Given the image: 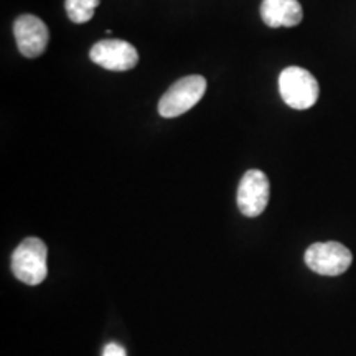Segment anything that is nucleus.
<instances>
[{
    "label": "nucleus",
    "instance_id": "10",
    "mask_svg": "<svg viewBox=\"0 0 356 356\" xmlns=\"http://www.w3.org/2000/svg\"><path fill=\"white\" fill-rule=\"evenodd\" d=\"M102 356H127V353L119 343H108L104 346Z\"/></svg>",
    "mask_w": 356,
    "mask_h": 356
},
{
    "label": "nucleus",
    "instance_id": "8",
    "mask_svg": "<svg viewBox=\"0 0 356 356\" xmlns=\"http://www.w3.org/2000/svg\"><path fill=\"white\" fill-rule=\"evenodd\" d=\"M261 19L270 29L296 26L304 19V10L297 0H262Z\"/></svg>",
    "mask_w": 356,
    "mask_h": 356
},
{
    "label": "nucleus",
    "instance_id": "7",
    "mask_svg": "<svg viewBox=\"0 0 356 356\" xmlns=\"http://www.w3.org/2000/svg\"><path fill=\"white\" fill-rule=\"evenodd\" d=\"M13 35H15L17 48L22 55L26 58H37L43 55L47 50L48 40H50V32L44 22L38 17L20 15L13 24Z\"/></svg>",
    "mask_w": 356,
    "mask_h": 356
},
{
    "label": "nucleus",
    "instance_id": "2",
    "mask_svg": "<svg viewBox=\"0 0 356 356\" xmlns=\"http://www.w3.org/2000/svg\"><path fill=\"white\" fill-rule=\"evenodd\" d=\"M280 97L292 109H309L318 99L320 88L310 71L299 66H289L279 76Z\"/></svg>",
    "mask_w": 356,
    "mask_h": 356
},
{
    "label": "nucleus",
    "instance_id": "9",
    "mask_svg": "<svg viewBox=\"0 0 356 356\" xmlns=\"http://www.w3.org/2000/svg\"><path fill=\"white\" fill-rule=\"evenodd\" d=\"M101 0H65V10L73 24H86L95 17Z\"/></svg>",
    "mask_w": 356,
    "mask_h": 356
},
{
    "label": "nucleus",
    "instance_id": "3",
    "mask_svg": "<svg viewBox=\"0 0 356 356\" xmlns=\"http://www.w3.org/2000/svg\"><path fill=\"white\" fill-rule=\"evenodd\" d=\"M207 92V79L200 74H191L173 83L159 101V114L172 119L188 113L198 104Z\"/></svg>",
    "mask_w": 356,
    "mask_h": 356
},
{
    "label": "nucleus",
    "instance_id": "1",
    "mask_svg": "<svg viewBox=\"0 0 356 356\" xmlns=\"http://www.w3.org/2000/svg\"><path fill=\"white\" fill-rule=\"evenodd\" d=\"M48 249L42 239L26 238L17 246L12 254V273L17 279L29 286L42 284L48 274Z\"/></svg>",
    "mask_w": 356,
    "mask_h": 356
},
{
    "label": "nucleus",
    "instance_id": "4",
    "mask_svg": "<svg viewBox=\"0 0 356 356\" xmlns=\"http://www.w3.org/2000/svg\"><path fill=\"white\" fill-rule=\"evenodd\" d=\"M353 262V254L343 244L328 241L315 243L305 251V264L320 275H340Z\"/></svg>",
    "mask_w": 356,
    "mask_h": 356
},
{
    "label": "nucleus",
    "instance_id": "6",
    "mask_svg": "<svg viewBox=\"0 0 356 356\" xmlns=\"http://www.w3.org/2000/svg\"><path fill=\"white\" fill-rule=\"evenodd\" d=\"M270 197L269 178L261 170H248L238 186V208L244 216L256 218L266 210Z\"/></svg>",
    "mask_w": 356,
    "mask_h": 356
},
{
    "label": "nucleus",
    "instance_id": "5",
    "mask_svg": "<svg viewBox=\"0 0 356 356\" xmlns=\"http://www.w3.org/2000/svg\"><path fill=\"white\" fill-rule=\"evenodd\" d=\"M92 63L109 71H129L139 63V51L124 40L106 38L97 42L89 51Z\"/></svg>",
    "mask_w": 356,
    "mask_h": 356
}]
</instances>
